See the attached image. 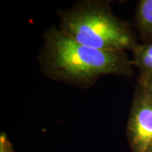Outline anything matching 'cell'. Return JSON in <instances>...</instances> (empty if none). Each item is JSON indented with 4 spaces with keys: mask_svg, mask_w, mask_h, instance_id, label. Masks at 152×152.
Wrapping results in <instances>:
<instances>
[{
    "mask_svg": "<svg viewBox=\"0 0 152 152\" xmlns=\"http://www.w3.org/2000/svg\"><path fill=\"white\" fill-rule=\"evenodd\" d=\"M42 71L49 78L78 87L92 85L102 76H131L132 60L125 52L85 46L52 26L44 35L39 54Z\"/></svg>",
    "mask_w": 152,
    "mask_h": 152,
    "instance_id": "obj_1",
    "label": "cell"
},
{
    "mask_svg": "<svg viewBox=\"0 0 152 152\" xmlns=\"http://www.w3.org/2000/svg\"><path fill=\"white\" fill-rule=\"evenodd\" d=\"M57 15L61 31L85 46L125 52L132 51L138 44L131 26L113 14L109 1H80Z\"/></svg>",
    "mask_w": 152,
    "mask_h": 152,
    "instance_id": "obj_2",
    "label": "cell"
},
{
    "mask_svg": "<svg viewBox=\"0 0 152 152\" xmlns=\"http://www.w3.org/2000/svg\"><path fill=\"white\" fill-rule=\"evenodd\" d=\"M132 152H150L152 147V103L139 89L133 98L127 125Z\"/></svg>",
    "mask_w": 152,
    "mask_h": 152,
    "instance_id": "obj_3",
    "label": "cell"
},
{
    "mask_svg": "<svg viewBox=\"0 0 152 152\" xmlns=\"http://www.w3.org/2000/svg\"><path fill=\"white\" fill-rule=\"evenodd\" d=\"M135 24L143 42H152V0L139 1L135 13Z\"/></svg>",
    "mask_w": 152,
    "mask_h": 152,
    "instance_id": "obj_4",
    "label": "cell"
},
{
    "mask_svg": "<svg viewBox=\"0 0 152 152\" xmlns=\"http://www.w3.org/2000/svg\"><path fill=\"white\" fill-rule=\"evenodd\" d=\"M132 52V65L140 71L138 80L152 79V42L138 43Z\"/></svg>",
    "mask_w": 152,
    "mask_h": 152,
    "instance_id": "obj_5",
    "label": "cell"
},
{
    "mask_svg": "<svg viewBox=\"0 0 152 152\" xmlns=\"http://www.w3.org/2000/svg\"><path fill=\"white\" fill-rule=\"evenodd\" d=\"M138 89L152 103V79L138 80Z\"/></svg>",
    "mask_w": 152,
    "mask_h": 152,
    "instance_id": "obj_6",
    "label": "cell"
},
{
    "mask_svg": "<svg viewBox=\"0 0 152 152\" xmlns=\"http://www.w3.org/2000/svg\"><path fill=\"white\" fill-rule=\"evenodd\" d=\"M0 152H14L12 145L4 133L0 137Z\"/></svg>",
    "mask_w": 152,
    "mask_h": 152,
    "instance_id": "obj_7",
    "label": "cell"
},
{
    "mask_svg": "<svg viewBox=\"0 0 152 152\" xmlns=\"http://www.w3.org/2000/svg\"><path fill=\"white\" fill-rule=\"evenodd\" d=\"M150 152H152V147H151V151H150Z\"/></svg>",
    "mask_w": 152,
    "mask_h": 152,
    "instance_id": "obj_8",
    "label": "cell"
}]
</instances>
